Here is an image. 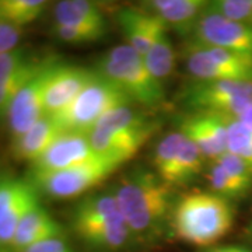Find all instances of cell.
Returning a JSON list of instances; mask_svg holds the SVG:
<instances>
[{
	"label": "cell",
	"mask_w": 252,
	"mask_h": 252,
	"mask_svg": "<svg viewBox=\"0 0 252 252\" xmlns=\"http://www.w3.org/2000/svg\"><path fill=\"white\" fill-rule=\"evenodd\" d=\"M121 213L132 233L157 231L174 209L172 189L150 171H135L119 184L115 192Z\"/></svg>",
	"instance_id": "obj_1"
},
{
	"label": "cell",
	"mask_w": 252,
	"mask_h": 252,
	"mask_svg": "<svg viewBox=\"0 0 252 252\" xmlns=\"http://www.w3.org/2000/svg\"><path fill=\"white\" fill-rule=\"evenodd\" d=\"M171 223L180 240L209 247L231 230L234 209L228 199L215 192H190L175 202Z\"/></svg>",
	"instance_id": "obj_2"
},
{
	"label": "cell",
	"mask_w": 252,
	"mask_h": 252,
	"mask_svg": "<svg viewBox=\"0 0 252 252\" xmlns=\"http://www.w3.org/2000/svg\"><path fill=\"white\" fill-rule=\"evenodd\" d=\"M154 130L156 125L147 117L124 105L102 118L89 133V139L98 157L119 167L143 147Z\"/></svg>",
	"instance_id": "obj_3"
},
{
	"label": "cell",
	"mask_w": 252,
	"mask_h": 252,
	"mask_svg": "<svg viewBox=\"0 0 252 252\" xmlns=\"http://www.w3.org/2000/svg\"><path fill=\"white\" fill-rule=\"evenodd\" d=\"M72 223L76 234L84 243L104 250L125 245L132 233L121 213L115 193L81 199L73 210Z\"/></svg>",
	"instance_id": "obj_4"
},
{
	"label": "cell",
	"mask_w": 252,
	"mask_h": 252,
	"mask_svg": "<svg viewBox=\"0 0 252 252\" xmlns=\"http://www.w3.org/2000/svg\"><path fill=\"white\" fill-rule=\"evenodd\" d=\"M104 77L117 84L132 102L144 107H157L164 101V87L149 70L143 56L129 45L109 49L98 64Z\"/></svg>",
	"instance_id": "obj_5"
},
{
	"label": "cell",
	"mask_w": 252,
	"mask_h": 252,
	"mask_svg": "<svg viewBox=\"0 0 252 252\" xmlns=\"http://www.w3.org/2000/svg\"><path fill=\"white\" fill-rule=\"evenodd\" d=\"M130 99L124 91L101 73L94 76L86 89L72 104L54 118L64 132L89 135L93 127L114 109L130 105Z\"/></svg>",
	"instance_id": "obj_6"
},
{
	"label": "cell",
	"mask_w": 252,
	"mask_h": 252,
	"mask_svg": "<svg viewBox=\"0 0 252 252\" xmlns=\"http://www.w3.org/2000/svg\"><path fill=\"white\" fill-rule=\"evenodd\" d=\"M185 99L195 112L237 119L252 104V81L198 80L185 93Z\"/></svg>",
	"instance_id": "obj_7"
},
{
	"label": "cell",
	"mask_w": 252,
	"mask_h": 252,
	"mask_svg": "<svg viewBox=\"0 0 252 252\" xmlns=\"http://www.w3.org/2000/svg\"><path fill=\"white\" fill-rule=\"evenodd\" d=\"M118 168L117 164L97 157L94 160L58 171H34L30 181L38 192L55 199H69L83 195L109 177Z\"/></svg>",
	"instance_id": "obj_8"
},
{
	"label": "cell",
	"mask_w": 252,
	"mask_h": 252,
	"mask_svg": "<svg viewBox=\"0 0 252 252\" xmlns=\"http://www.w3.org/2000/svg\"><path fill=\"white\" fill-rule=\"evenodd\" d=\"M203 154L181 132L165 135L156 146L153 165L156 174L170 187L193 181L203 168Z\"/></svg>",
	"instance_id": "obj_9"
},
{
	"label": "cell",
	"mask_w": 252,
	"mask_h": 252,
	"mask_svg": "<svg viewBox=\"0 0 252 252\" xmlns=\"http://www.w3.org/2000/svg\"><path fill=\"white\" fill-rule=\"evenodd\" d=\"M187 66L198 80L252 81V58L221 48L195 44L189 49Z\"/></svg>",
	"instance_id": "obj_10"
},
{
	"label": "cell",
	"mask_w": 252,
	"mask_h": 252,
	"mask_svg": "<svg viewBox=\"0 0 252 252\" xmlns=\"http://www.w3.org/2000/svg\"><path fill=\"white\" fill-rule=\"evenodd\" d=\"M39 206V192L30 180L0 178V248H10L20 221Z\"/></svg>",
	"instance_id": "obj_11"
},
{
	"label": "cell",
	"mask_w": 252,
	"mask_h": 252,
	"mask_svg": "<svg viewBox=\"0 0 252 252\" xmlns=\"http://www.w3.org/2000/svg\"><path fill=\"white\" fill-rule=\"evenodd\" d=\"M193 35L199 45L221 48L252 58V26L202 13Z\"/></svg>",
	"instance_id": "obj_12"
},
{
	"label": "cell",
	"mask_w": 252,
	"mask_h": 252,
	"mask_svg": "<svg viewBox=\"0 0 252 252\" xmlns=\"http://www.w3.org/2000/svg\"><path fill=\"white\" fill-rule=\"evenodd\" d=\"M94 72L84 67L52 63L46 70L44 83L45 115H58L66 109L90 83Z\"/></svg>",
	"instance_id": "obj_13"
},
{
	"label": "cell",
	"mask_w": 252,
	"mask_h": 252,
	"mask_svg": "<svg viewBox=\"0 0 252 252\" xmlns=\"http://www.w3.org/2000/svg\"><path fill=\"white\" fill-rule=\"evenodd\" d=\"M230 121V118L216 114L193 112L182 119L180 132L196 144L205 157L213 158L215 161L221 154L228 152Z\"/></svg>",
	"instance_id": "obj_14"
},
{
	"label": "cell",
	"mask_w": 252,
	"mask_h": 252,
	"mask_svg": "<svg viewBox=\"0 0 252 252\" xmlns=\"http://www.w3.org/2000/svg\"><path fill=\"white\" fill-rule=\"evenodd\" d=\"M51 64L52 62L48 63L42 70L36 73L18 91V94L13 99L7 114V122H9V129L13 140L24 135L38 121L45 117L44 83H45L46 70Z\"/></svg>",
	"instance_id": "obj_15"
},
{
	"label": "cell",
	"mask_w": 252,
	"mask_h": 252,
	"mask_svg": "<svg viewBox=\"0 0 252 252\" xmlns=\"http://www.w3.org/2000/svg\"><path fill=\"white\" fill-rule=\"evenodd\" d=\"M89 135L64 132L45 154L32 164L34 171H58L97 158Z\"/></svg>",
	"instance_id": "obj_16"
},
{
	"label": "cell",
	"mask_w": 252,
	"mask_h": 252,
	"mask_svg": "<svg viewBox=\"0 0 252 252\" xmlns=\"http://www.w3.org/2000/svg\"><path fill=\"white\" fill-rule=\"evenodd\" d=\"M117 20L127 39L126 45L133 48L142 56L147 54L156 36L168 28L161 18L146 9L125 7L118 13Z\"/></svg>",
	"instance_id": "obj_17"
},
{
	"label": "cell",
	"mask_w": 252,
	"mask_h": 252,
	"mask_svg": "<svg viewBox=\"0 0 252 252\" xmlns=\"http://www.w3.org/2000/svg\"><path fill=\"white\" fill-rule=\"evenodd\" d=\"M64 133L61 124L51 115H45L24 135L13 140V154L18 160L34 164Z\"/></svg>",
	"instance_id": "obj_18"
},
{
	"label": "cell",
	"mask_w": 252,
	"mask_h": 252,
	"mask_svg": "<svg viewBox=\"0 0 252 252\" xmlns=\"http://www.w3.org/2000/svg\"><path fill=\"white\" fill-rule=\"evenodd\" d=\"M205 0H153L144 9L160 17L168 28H174L182 35L193 31L203 10Z\"/></svg>",
	"instance_id": "obj_19"
},
{
	"label": "cell",
	"mask_w": 252,
	"mask_h": 252,
	"mask_svg": "<svg viewBox=\"0 0 252 252\" xmlns=\"http://www.w3.org/2000/svg\"><path fill=\"white\" fill-rule=\"evenodd\" d=\"M62 233V225L39 205L20 221L10 250L13 252H23L35 244L61 238Z\"/></svg>",
	"instance_id": "obj_20"
},
{
	"label": "cell",
	"mask_w": 252,
	"mask_h": 252,
	"mask_svg": "<svg viewBox=\"0 0 252 252\" xmlns=\"http://www.w3.org/2000/svg\"><path fill=\"white\" fill-rule=\"evenodd\" d=\"M55 24L70 27L108 28L98 6L87 0H63L54 9Z\"/></svg>",
	"instance_id": "obj_21"
},
{
	"label": "cell",
	"mask_w": 252,
	"mask_h": 252,
	"mask_svg": "<svg viewBox=\"0 0 252 252\" xmlns=\"http://www.w3.org/2000/svg\"><path fill=\"white\" fill-rule=\"evenodd\" d=\"M149 70L157 80L168 77L175 66V51L168 35V28L156 36L150 49L143 56Z\"/></svg>",
	"instance_id": "obj_22"
},
{
	"label": "cell",
	"mask_w": 252,
	"mask_h": 252,
	"mask_svg": "<svg viewBox=\"0 0 252 252\" xmlns=\"http://www.w3.org/2000/svg\"><path fill=\"white\" fill-rule=\"evenodd\" d=\"M48 63L49 61L41 62L35 59L31 63H28L27 66H24L23 69H20L17 73H14L13 76L7 77L6 80L0 81V119L7 118L10 105L14 97L18 94V91L21 90L36 73L42 70Z\"/></svg>",
	"instance_id": "obj_23"
},
{
	"label": "cell",
	"mask_w": 252,
	"mask_h": 252,
	"mask_svg": "<svg viewBox=\"0 0 252 252\" xmlns=\"http://www.w3.org/2000/svg\"><path fill=\"white\" fill-rule=\"evenodd\" d=\"M46 4L44 0H0V14L11 26L21 28L35 21Z\"/></svg>",
	"instance_id": "obj_24"
},
{
	"label": "cell",
	"mask_w": 252,
	"mask_h": 252,
	"mask_svg": "<svg viewBox=\"0 0 252 252\" xmlns=\"http://www.w3.org/2000/svg\"><path fill=\"white\" fill-rule=\"evenodd\" d=\"M203 13L215 14L237 23L251 24L252 0H212L206 3Z\"/></svg>",
	"instance_id": "obj_25"
},
{
	"label": "cell",
	"mask_w": 252,
	"mask_h": 252,
	"mask_svg": "<svg viewBox=\"0 0 252 252\" xmlns=\"http://www.w3.org/2000/svg\"><path fill=\"white\" fill-rule=\"evenodd\" d=\"M207 180H209V184H210V188H212V190L215 193H217V195H220V196H223L225 199H228V200L233 198L243 196L244 193L248 190L247 187H244L243 184H240L238 181L234 180L216 161H213V164L209 168Z\"/></svg>",
	"instance_id": "obj_26"
},
{
	"label": "cell",
	"mask_w": 252,
	"mask_h": 252,
	"mask_svg": "<svg viewBox=\"0 0 252 252\" xmlns=\"http://www.w3.org/2000/svg\"><path fill=\"white\" fill-rule=\"evenodd\" d=\"M108 28L97 27H70L54 24V32L59 41L70 45H84L93 44L102 39Z\"/></svg>",
	"instance_id": "obj_27"
},
{
	"label": "cell",
	"mask_w": 252,
	"mask_h": 252,
	"mask_svg": "<svg viewBox=\"0 0 252 252\" xmlns=\"http://www.w3.org/2000/svg\"><path fill=\"white\" fill-rule=\"evenodd\" d=\"M228 152L241 157L252 165V129L238 119H231L228 126Z\"/></svg>",
	"instance_id": "obj_28"
},
{
	"label": "cell",
	"mask_w": 252,
	"mask_h": 252,
	"mask_svg": "<svg viewBox=\"0 0 252 252\" xmlns=\"http://www.w3.org/2000/svg\"><path fill=\"white\" fill-rule=\"evenodd\" d=\"M215 161L220 164L225 171L228 172L234 180L238 181L240 184H243L244 187H247L248 189L251 188L252 165L250 162H247L241 157L230 153V152H225L224 154H221Z\"/></svg>",
	"instance_id": "obj_29"
},
{
	"label": "cell",
	"mask_w": 252,
	"mask_h": 252,
	"mask_svg": "<svg viewBox=\"0 0 252 252\" xmlns=\"http://www.w3.org/2000/svg\"><path fill=\"white\" fill-rule=\"evenodd\" d=\"M35 61L30 51L26 48H14L11 51L0 54V81L6 80L7 77L17 73L20 69L27 66L28 63Z\"/></svg>",
	"instance_id": "obj_30"
},
{
	"label": "cell",
	"mask_w": 252,
	"mask_h": 252,
	"mask_svg": "<svg viewBox=\"0 0 252 252\" xmlns=\"http://www.w3.org/2000/svg\"><path fill=\"white\" fill-rule=\"evenodd\" d=\"M20 39V28L11 26L0 14V54L17 48Z\"/></svg>",
	"instance_id": "obj_31"
},
{
	"label": "cell",
	"mask_w": 252,
	"mask_h": 252,
	"mask_svg": "<svg viewBox=\"0 0 252 252\" xmlns=\"http://www.w3.org/2000/svg\"><path fill=\"white\" fill-rule=\"evenodd\" d=\"M23 252H74L63 241L62 238H52L48 241H42V243L35 244L32 247L27 248Z\"/></svg>",
	"instance_id": "obj_32"
},
{
	"label": "cell",
	"mask_w": 252,
	"mask_h": 252,
	"mask_svg": "<svg viewBox=\"0 0 252 252\" xmlns=\"http://www.w3.org/2000/svg\"><path fill=\"white\" fill-rule=\"evenodd\" d=\"M205 252H252L248 248L244 247H237V245H224V247H215V248H209Z\"/></svg>",
	"instance_id": "obj_33"
},
{
	"label": "cell",
	"mask_w": 252,
	"mask_h": 252,
	"mask_svg": "<svg viewBox=\"0 0 252 252\" xmlns=\"http://www.w3.org/2000/svg\"><path fill=\"white\" fill-rule=\"evenodd\" d=\"M237 119H238L240 122H243L245 126H248L250 129H252V104L248 108L245 109L243 114L237 118Z\"/></svg>",
	"instance_id": "obj_34"
},
{
	"label": "cell",
	"mask_w": 252,
	"mask_h": 252,
	"mask_svg": "<svg viewBox=\"0 0 252 252\" xmlns=\"http://www.w3.org/2000/svg\"><path fill=\"white\" fill-rule=\"evenodd\" d=\"M0 252H13L10 248H0Z\"/></svg>",
	"instance_id": "obj_35"
},
{
	"label": "cell",
	"mask_w": 252,
	"mask_h": 252,
	"mask_svg": "<svg viewBox=\"0 0 252 252\" xmlns=\"http://www.w3.org/2000/svg\"><path fill=\"white\" fill-rule=\"evenodd\" d=\"M251 26H252V20H251Z\"/></svg>",
	"instance_id": "obj_36"
}]
</instances>
